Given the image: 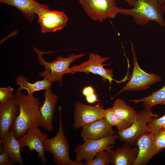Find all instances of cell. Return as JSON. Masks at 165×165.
I'll list each match as a JSON object with an SVG mask.
<instances>
[{"label":"cell","instance_id":"1","mask_svg":"<svg viewBox=\"0 0 165 165\" xmlns=\"http://www.w3.org/2000/svg\"><path fill=\"white\" fill-rule=\"evenodd\" d=\"M15 94L19 112L10 130L18 139L31 128L40 127L39 107L41 103L38 98L25 95L20 91H17Z\"/></svg>","mask_w":165,"mask_h":165},{"label":"cell","instance_id":"2","mask_svg":"<svg viewBox=\"0 0 165 165\" xmlns=\"http://www.w3.org/2000/svg\"><path fill=\"white\" fill-rule=\"evenodd\" d=\"M165 13V5L160 3L158 0H135L132 8L121 7L119 14L131 16L141 26L154 21L163 27L165 26L163 17Z\"/></svg>","mask_w":165,"mask_h":165},{"label":"cell","instance_id":"3","mask_svg":"<svg viewBox=\"0 0 165 165\" xmlns=\"http://www.w3.org/2000/svg\"><path fill=\"white\" fill-rule=\"evenodd\" d=\"M33 50L36 52L38 63L45 67V70L39 72V75L51 82H58L61 86L62 82L63 76L66 74H70L71 64L77 59L80 58L86 53L76 54L72 53L66 57L59 55L53 61L49 62L45 61L43 58V55L47 52L40 50L35 47Z\"/></svg>","mask_w":165,"mask_h":165},{"label":"cell","instance_id":"4","mask_svg":"<svg viewBox=\"0 0 165 165\" xmlns=\"http://www.w3.org/2000/svg\"><path fill=\"white\" fill-rule=\"evenodd\" d=\"M58 109L59 118L58 130L55 136L46 139L44 142L46 152L52 154L53 161L57 165H84V163L77 162L70 158V146L64 134L61 106L58 107Z\"/></svg>","mask_w":165,"mask_h":165},{"label":"cell","instance_id":"5","mask_svg":"<svg viewBox=\"0 0 165 165\" xmlns=\"http://www.w3.org/2000/svg\"><path fill=\"white\" fill-rule=\"evenodd\" d=\"M130 42L133 55V72L128 81L113 98L125 91H133L148 89L152 85L161 80V78L159 76L154 74L146 72L140 67L138 62L137 56L134 45L131 41Z\"/></svg>","mask_w":165,"mask_h":165},{"label":"cell","instance_id":"6","mask_svg":"<svg viewBox=\"0 0 165 165\" xmlns=\"http://www.w3.org/2000/svg\"><path fill=\"white\" fill-rule=\"evenodd\" d=\"M79 2L89 16L101 22L108 18H115L121 7L117 6L116 0H79Z\"/></svg>","mask_w":165,"mask_h":165},{"label":"cell","instance_id":"7","mask_svg":"<svg viewBox=\"0 0 165 165\" xmlns=\"http://www.w3.org/2000/svg\"><path fill=\"white\" fill-rule=\"evenodd\" d=\"M119 138L118 134H113L97 139H89L84 141L81 145L75 148V160L77 162L92 160L99 152L113 148L116 140Z\"/></svg>","mask_w":165,"mask_h":165},{"label":"cell","instance_id":"8","mask_svg":"<svg viewBox=\"0 0 165 165\" xmlns=\"http://www.w3.org/2000/svg\"><path fill=\"white\" fill-rule=\"evenodd\" d=\"M158 117L157 114L152 112L151 109H144L139 112L136 119L128 128L117 132L119 141L134 146H137L138 139L148 131L147 127L148 122L153 117Z\"/></svg>","mask_w":165,"mask_h":165},{"label":"cell","instance_id":"9","mask_svg":"<svg viewBox=\"0 0 165 165\" xmlns=\"http://www.w3.org/2000/svg\"><path fill=\"white\" fill-rule=\"evenodd\" d=\"M35 13L38 16L42 34L55 32L66 26L68 18L66 14L63 11L50 10L47 5L43 4Z\"/></svg>","mask_w":165,"mask_h":165},{"label":"cell","instance_id":"10","mask_svg":"<svg viewBox=\"0 0 165 165\" xmlns=\"http://www.w3.org/2000/svg\"><path fill=\"white\" fill-rule=\"evenodd\" d=\"M109 57H102L98 54L90 53L89 59L79 65H74L70 68V74H73L76 72L89 73L100 75L104 81L108 80L110 84L112 81H115L117 83L118 81L113 79L114 75L112 70L106 69L104 64L106 61L109 59Z\"/></svg>","mask_w":165,"mask_h":165},{"label":"cell","instance_id":"11","mask_svg":"<svg viewBox=\"0 0 165 165\" xmlns=\"http://www.w3.org/2000/svg\"><path fill=\"white\" fill-rule=\"evenodd\" d=\"M48 136L47 134L42 132L38 127L31 128L18 139L21 151L25 147L28 148L29 152L35 150L37 152V156L39 160L43 165H46L47 159L44 142Z\"/></svg>","mask_w":165,"mask_h":165},{"label":"cell","instance_id":"12","mask_svg":"<svg viewBox=\"0 0 165 165\" xmlns=\"http://www.w3.org/2000/svg\"><path fill=\"white\" fill-rule=\"evenodd\" d=\"M105 109L102 105L98 104L91 106L80 102L75 103L73 127L76 129L99 119L104 118Z\"/></svg>","mask_w":165,"mask_h":165},{"label":"cell","instance_id":"13","mask_svg":"<svg viewBox=\"0 0 165 165\" xmlns=\"http://www.w3.org/2000/svg\"><path fill=\"white\" fill-rule=\"evenodd\" d=\"M42 105L39 107L40 125L45 130L50 132L54 129L53 119L58 97L51 89L45 90Z\"/></svg>","mask_w":165,"mask_h":165},{"label":"cell","instance_id":"14","mask_svg":"<svg viewBox=\"0 0 165 165\" xmlns=\"http://www.w3.org/2000/svg\"><path fill=\"white\" fill-rule=\"evenodd\" d=\"M162 128L148 131L137 140V146L138 148V157L132 165H146L150 160L154 143Z\"/></svg>","mask_w":165,"mask_h":165},{"label":"cell","instance_id":"15","mask_svg":"<svg viewBox=\"0 0 165 165\" xmlns=\"http://www.w3.org/2000/svg\"><path fill=\"white\" fill-rule=\"evenodd\" d=\"M19 112V105L15 94L6 101L0 103V138L4 136L10 130Z\"/></svg>","mask_w":165,"mask_h":165},{"label":"cell","instance_id":"16","mask_svg":"<svg viewBox=\"0 0 165 165\" xmlns=\"http://www.w3.org/2000/svg\"><path fill=\"white\" fill-rule=\"evenodd\" d=\"M116 131L104 118L99 119L82 127L81 136L84 141L97 139L115 134Z\"/></svg>","mask_w":165,"mask_h":165},{"label":"cell","instance_id":"17","mask_svg":"<svg viewBox=\"0 0 165 165\" xmlns=\"http://www.w3.org/2000/svg\"><path fill=\"white\" fill-rule=\"evenodd\" d=\"M138 153L137 146L126 143L112 150L111 164L113 165H132Z\"/></svg>","mask_w":165,"mask_h":165},{"label":"cell","instance_id":"18","mask_svg":"<svg viewBox=\"0 0 165 165\" xmlns=\"http://www.w3.org/2000/svg\"><path fill=\"white\" fill-rule=\"evenodd\" d=\"M0 145L13 161L20 165H24L21 155L19 141L11 130H10L6 135L0 138Z\"/></svg>","mask_w":165,"mask_h":165},{"label":"cell","instance_id":"19","mask_svg":"<svg viewBox=\"0 0 165 165\" xmlns=\"http://www.w3.org/2000/svg\"><path fill=\"white\" fill-rule=\"evenodd\" d=\"M0 2L15 7L21 11L30 23L36 17L35 11L43 4L35 0H0Z\"/></svg>","mask_w":165,"mask_h":165},{"label":"cell","instance_id":"20","mask_svg":"<svg viewBox=\"0 0 165 165\" xmlns=\"http://www.w3.org/2000/svg\"><path fill=\"white\" fill-rule=\"evenodd\" d=\"M16 84L19 86L17 91L26 90L28 94L31 96L33 95V93L36 91L43 90H48L50 89L52 85V82L44 78L34 83H30L21 75L16 78Z\"/></svg>","mask_w":165,"mask_h":165},{"label":"cell","instance_id":"21","mask_svg":"<svg viewBox=\"0 0 165 165\" xmlns=\"http://www.w3.org/2000/svg\"><path fill=\"white\" fill-rule=\"evenodd\" d=\"M111 108L119 117L131 124L137 119L138 112L132 107L127 105L126 102L121 98L115 99Z\"/></svg>","mask_w":165,"mask_h":165},{"label":"cell","instance_id":"22","mask_svg":"<svg viewBox=\"0 0 165 165\" xmlns=\"http://www.w3.org/2000/svg\"><path fill=\"white\" fill-rule=\"evenodd\" d=\"M129 101L136 104L142 102V106L146 110L151 109L158 105H165V85L157 90L153 91L148 96L139 99H130Z\"/></svg>","mask_w":165,"mask_h":165},{"label":"cell","instance_id":"23","mask_svg":"<svg viewBox=\"0 0 165 165\" xmlns=\"http://www.w3.org/2000/svg\"><path fill=\"white\" fill-rule=\"evenodd\" d=\"M104 118L112 127L116 126L118 131L127 128L131 124L130 123L125 121L119 117L111 108L105 109Z\"/></svg>","mask_w":165,"mask_h":165},{"label":"cell","instance_id":"24","mask_svg":"<svg viewBox=\"0 0 165 165\" xmlns=\"http://www.w3.org/2000/svg\"><path fill=\"white\" fill-rule=\"evenodd\" d=\"M112 150H103L98 152L92 160L85 161L86 165H108L111 164Z\"/></svg>","mask_w":165,"mask_h":165},{"label":"cell","instance_id":"25","mask_svg":"<svg viewBox=\"0 0 165 165\" xmlns=\"http://www.w3.org/2000/svg\"><path fill=\"white\" fill-rule=\"evenodd\" d=\"M165 148V129L162 128L154 141L151 158Z\"/></svg>","mask_w":165,"mask_h":165},{"label":"cell","instance_id":"26","mask_svg":"<svg viewBox=\"0 0 165 165\" xmlns=\"http://www.w3.org/2000/svg\"><path fill=\"white\" fill-rule=\"evenodd\" d=\"M13 88L10 86L0 88V102L2 103L6 101L13 96Z\"/></svg>","mask_w":165,"mask_h":165},{"label":"cell","instance_id":"27","mask_svg":"<svg viewBox=\"0 0 165 165\" xmlns=\"http://www.w3.org/2000/svg\"><path fill=\"white\" fill-rule=\"evenodd\" d=\"M0 165H12L16 163L0 145Z\"/></svg>","mask_w":165,"mask_h":165},{"label":"cell","instance_id":"28","mask_svg":"<svg viewBox=\"0 0 165 165\" xmlns=\"http://www.w3.org/2000/svg\"><path fill=\"white\" fill-rule=\"evenodd\" d=\"M94 93V89L90 86L85 87L82 90V94L85 97Z\"/></svg>","mask_w":165,"mask_h":165},{"label":"cell","instance_id":"29","mask_svg":"<svg viewBox=\"0 0 165 165\" xmlns=\"http://www.w3.org/2000/svg\"><path fill=\"white\" fill-rule=\"evenodd\" d=\"M86 99L87 102L90 104H93L99 101L97 96L95 93L86 97Z\"/></svg>","mask_w":165,"mask_h":165},{"label":"cell","instance_id":"30","mask_svg":"<svg viewBox=\"0 0 165 165\" xmlns=\"http://www.w3.org/2000/svg\"><path fill=\"white\" fill-rule=\"evenodd\" d=\"M126 2L128 4L132 7L134 6L135 0H123Z\"/></svg>","mask_w":165,"mask_h":165},{"label":"cell","instance_id":"31","mask_svg":"<svg viewBox=\"0 0 165 165\" xmlns=\"http://www.w3.org/2000/svg\"><path fill=\"white\" fill-rule=\"evenodd\" d=\"M160 3L161 4H163L165 2V0H158Z\"/></svg>","mask_w":165,"mask_h":165},{"label":"cell","instance_id":"32","mask_svg":"<svg viewBox=\"0 0 165 165\" xmlns=\"http://www.w3.org/2000/svg\"><path fill=\"white\" fill-rule=\"evenodd\" d=\"M162 128H163V129H165V124L162 127Z\"/></svg>","mask_w":165,"mask_h":165}]
</instances>
